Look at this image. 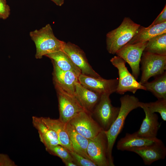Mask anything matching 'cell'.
<instances>
[{
	"mask_svg": "<svg viewBox=\"0 0 166 166\" xmlns=\"http://www.w3.org/2000/svg\"><path fill=\"white\" fill-rule=\"evenodd\" d=\"M120 101L121 106L117 117L109 129L104 131L107 140V154L110 166L114 165L112 151L117 137L123 128L126 117L130 112L140 107L141 105V102L132 95H125L121 97Z\"/></svg>",
	"mask_w": 166,
	"mask_h": 166,
	"instance_id": "6da1fadb",
	"label": "cell"
},
{
	"mask_svg": "<svg viewBox=\"0 0 166 166\" xmlns=\"http://www.w3.org/2000/svg\"><path fill=\"white\" fill-rule=\"evenodd\" d=\"M30 36L36 46V59H41L49 54L63 51L65 43L55 36L49 24L39 30L30 32Z\"/></svg>",
	"mask_w": 166,
	"mask_h": 166,
	"instance_id": "7a4b0ae2",
	"label": "cell"
},
{
	"mask_svg": "<svg viewBox=\"0 0 166 166\" xmlns=\"http://www.w3.org/2000/svg\"><path fill=\"white\" fill-rule=\"evenodd\" d=\"M140 26L129 18L125 17L117 28L106 34V48L109 53L116 54L131 39Z\"/></svg>",
	"mask_w": 166,
	"mask_h": 166,
	"instance_id": "3957f363",
	"label": "cell"
},
{
	"mask_svg": "<svg viewBox=\"0 0 166 166\" xmlns=\"http://www.w3.org/2000/svg\"><path fill=\"white\" fill-rule=\"evenodd\" d=\"M142 74L139 83L142 85L151 77H156L166 69V55H159L144 51L140 63Z\"/></svg>",
	"mask_w": 166,
	"mask_h": 166,
	"instance_id": "277c9868",
	"label": "cell"
},
{
	"mask_svg": "<svg viewBox=\"0 0 166 166\" xmlns=\"http://www.w3.org/2000/svg\"><path fill=\"white\" fill-rule=\"evenodd\" d=\"M110 61L118 70L119 77L116 91L117 93L123 94L129 91L134 94L138 89L146 90L144 86L137 81L129 72L125 65L126 62L123 59L117 56L112 57Z\"/></svg>",
	"mask_w": 166,
	"mask_h": 166,
	"instance_id": "5b68a950",
	"label": "cell"
},
{
	"mask_svg": "<svg viewBox=\"0 0 166 166\" xmlns=\"http://www.w3.org/2000/svg\"><path fill=\"white\" fill-rule=\"evenodd\" d=\"M54 85L58 98L59 119L61 121L67 124L79 113L87 112L74 96L68 93L58 85Z\"/></svg>",
	"mask_w": 166,
	"mask_h": 166,
	"instance_id": "8992f818",
	"label": "cell"
},
{
	"mask_svg": "<svg viewBox=\"0 0 166 166\" xmlns=\"http://www.w3.org/2000/svg\"><path fill=\"white\" fill-rule=\"evenodd\" d=\"M110 95H101L98 103L92 113L96 119L97 122L104 131H107L117 117L120 108L112 105L109 98Z\"/></svg>",
	"mask_w": 166,
	"mask_h": 166,
	"instance_id": "52a82bcc",
	"label": "cell"
},
{
	"mask_svg": "<svg viewBox=\"0 0 166 166\" xmlns=\"http://www.w3.org/2000/svg\"><path fill=\"white\" fill-rule=\"evenodd\" d=\"M92 115L87 112L82 111L68 122L77 132L89 140L93 139L103 130L93 119Z\"/></svg>",
	"mask_w": 166,
	"mask_h": 166,
	"instance_id": "ba28073f",
	"label": "cell"
},
{
	"mask_svg": "<svg viewBox=\"0 0 166 166\" xmlns=\"http://www.w3.org/2000/svg\"><path fill=\"white\" fill-rule=\"evenodd\" d=\"M147 42L136 44L127 43L116 53L129 65L132 74L137 80L140 74V64L142 55Z\"/></svg>",
	"mask_w": 166,
	"mask_h": 166,
	"instance_id": "9c48e42d",
	"label": "cell"
},
{
	"mask_svg": "<svg viewBox=\"0 0 166 166\" xmlns=\"http://www.w3.org/2000/svg\"><path fill=\"white\" fill-rule=\"evenodd\" d=\"M87 153L97 166H110L107 154V140L104 130L91 140L89 139Z\"/></svg>",
	"mask_w": 166,
	"mask_h": 166,
	"instance_id": "30bf717a",
	"label": "cell"
},
{
	"mask_svg": "<svg viewBox=\"0 0 166 166\" xmlns=\"http://www.w3.org/2000/svg\"><path fill=\"white\" fill-rule=\"evenodd\" d=\"M63 51L81 70V74L95 78L101 77L89 65L85 53L78 46L69 42L65 43Z\"/></svg>",
	"mask_w": 166,
	"mask_h": 166,
	"instance_id": "8fae6325",
	"label": "cell"
},
{
	"mask_svg": "<svg viewBox=\"0 0 166 166\" xmlns=\"http://www.w3.org/2000/svg\"><path fill=\"white\" fill-rule=\"evenodd\" d=\"M78 80L85 87L101 95L105 94L110 95L116 92L118 83L117 79L95 78L81 73L79 76Z\"/></svg>",
	"mask_w": 166,
	"mask_h": 166,
	"instance_id": "7c38bea8",
	"label": "cell"
},
{
	"mask_svg": "<svg viewBox=\"0 0 166 166\" xmlns=\"http://www.w3.org/2000/svg\"><path fill=\"white\" fill-rule=\"evenodd\" d=\"M129 151L139 155L144 164L148 165L164 159L166 155V148L161 140L150 145L132 148Z\"/></svg>",
	"mask_w": 166,
	"mask_h": 166,
	"instance_id": "4fadbf2b",
	"label": "cell"
},
{
	"mask_svg": "<svg viewBox=\"0 0 166 166\" xmlns=\"http://www.w3.org/2000/svg\"><path fill=\"white\" fill-rule=\"evenodd\" d=\"M140 107L143 109L145 116L139 129L135 133L139 136L145 138L156 137L160 127L158 115L155 113L151 112L144 103L141 102Z\"/></svg>",
	"mask_w": 166,
	"mask_h": 166,
	"instance_id": "5bb4252c",
	"label": "cell"
},
{
	"mask_svg": "<svg viewBox=\"0 0 166 166\" xmlns=\"http://www.w3.org/2000/svg\"><path fill=\"white\" fill-rule=\"evenodd\" d=\"M52 63L54 84L59 86L68 93L74 96L75 84L79 82L78 77L72 72L61 70L55 63Z\"/></svg>",
	"mask_w": 166,
	"mask_h": 166,
	"instance_id": "9a60e30c",
	"label": "cell"
},
{
	"mask_svg": "<svg viewBox=\"0 0 166 166\" xmlns=\"http://www.w3.org/2000/svg\"><path fill=\"white\" fill-rule=\"evenodd\" d=\"M74 96L85 110L92 114L101 95L87 89L78 82L75 84Z\"/></svg>",
	"mask_w": 166,
	"mask_h": 166,
	"instance_id": "2e32d148",
	"label": "cell"
},
{
	"mask_svg": "<svg viewBox=\"0 0 166 166\" xmlns=\"http://www.w3.org/2000/svg\"><path fill=\"white\" fill-rule=\"evenodd\" d=\"M161 140L156 137L145 138L138 136L135 132L132 134L127 133L124 137L118 141L117 147L119 150L129 151L132 148L150 145Z\"/></svg>",
	"mask_w": 166,
	"mask_h": 166,
	"instance_id": "e0dca14e",
	"label": "cell"
},
{
	"mask_svg": "<svg viewBox=\"0 0 166 166\" xmlns=\"http://www.w3.org/2000/svg\"><path fill=\"white\" fill-rule=\"evenodd\" d=\"M41 117L46 125L55 132L60 145L69 152L73 151L67 129V124L62 122L59 119H53L49 117Z\"/></svg>",
	"mask_w": 166,
	"mask_h": 166,
	"instance_id": "ac0fdd59",
	"label": "cell"
},
{
	"mask_svg": "<svg viewBox=\"0 0 166 166\" xmlns=\"http://www.w3.org/2000/svg\"><path fill=\"white\" fill-rule=\"evenodd\" d=\"M32 123L38 131L41 141L45 148L51 145H60L55 132L46 125L41 117L33 116Z\"/></svg>",
	"mask_w": 166,
	"mask_h": 166,
	"instance_id": "d6986e66",
	"label": "cell"
},
{
	"mask_svg": "<svg viewBox=\"0 0 166 166\" xmlns=\"http://www.w3.org/2000/svg\"><path fill=\"white\" fill-rule=\"evenodd\" d=\"M166 33V22L150 25L147 27L140 26L134 36L128 42L133 44L148 41L153 37Z\"/></svg>",
	"mask_w": 166,
	"mask_h": 166,
	"instance_id": "ffe728a7",
	"label": "cell"
},
{
	"mask_svg": "<svg viewBox=\"0 0 166 166\" xmlns=\"http://www.w3.org/2000/svg\"><path fill=\"white\" fill-rule=\"evenodd\" d=\"M66 127L73 151L91 160L87 152L89 139L77 132L68 123Z\"/></svg>",
	"mask_w": 166,
	"mask_h": 166,
	"instance_id": "44dd1931",
	"label": "cell"
},
{
	"mask_svg": "<svg viewBox=\"0 0 166 166\" xmlns=\"http://www.w3.org/2000/svg\"><path fill=\"white\" fill-rule=\"evenodd\" d=\"M57 66L65 71H69L78 77L81 73V70L63 51H59L46 55Z\"/></svg>",
	"mask_w": 166,
	"mask_h": 166,
	"instance_id": "7402d4cb",
	"label": "cell"
},
{
	"mask_svg": "<svg viewBox=\"0 0 166 166\" xmlns=\"http://www.w3.org/2000/svg\"><path fill=\"white\" fill-rule=\"evenodd\" d=\"M151 82L142 84L146 89L151 92L158 99H166V72L156 76Z\"/></svg>",
	"mask_w": 166,
	"mask_h": 166,
	"instance_id": "603a6c76",
	"label": "cell"
},
{
	"mask_svg": "<svg viewBox=\"0 0 166 166\" xmlns=\"http://www.w3.org/2000/svg\"><path fill=\"white\" fill-rule=\"evenodd\" d=\"M144 51L166 55V33L157 35L149 40Z\"/></svg>",
	"mask_w": 166,
	"mask_h": 166,
	"instance_id": "cb8c5ba5",
	"label": "cell"
},
{
	"mask_svg": "<svg viewBox=\"0 0 166 166\" xmlns=\"http://www.w3.org/2000/svg\"><path fill=\"white\" fill-rule=\"evenodd\" d=\"M152 113L157 112L164 121H166V99H160L154 102L144 103Z\"/></svg>",
	"mask_w": 166,
	"mask_h": 166,
	"instance_id": "d4e9b609",
	"label": "cell"
},
{
	"mask_svg": "<svg viewBox=\"0 0 166 166\" xmlns=\"http://www.w3.org/2000/svg\"><path fill=\"white\" fill-rule=\"evenodd\" d=\"M45 148L46 150L49 153L58 157L62 161L67 160L73 161L69 152L61 145H51Z\"/></svg>",
	"mask_w": 166,
	"mask_h": 166,
	"instance_id": "484cf974",
	"label": "cell"
},
{
	"mask_svg": "<svg viewBox=\"0 0 166 166\" xmlns=\"http://www.w3.org/2000/svg\"><path fill=\"white\" fill-rule=\"evenodd\" d=\"M73 162L77 166H97L92 160L86 159L74 151L69 152Z\"/></svg>",
	"mask_w": 166,
	"mask_h": 166,
	"instance_id": "4316f807",
	"label": "cell"
},
{
	"mask_svg": "<svg viewBox=\"0 0 166 166\" xmlns=\"http://www.w3.org/2000/svg\"><path fill=\"white\" fill-rule=\"evenodd\" d=\"M10 8L6 0H0V18L6 19L10 14Z\"/></svg>",
	"mask_w": 166,
	"mask_h": 166,
	"instance_id": "83f0119b",
	"label": "cell"
},
{
	"mask_svg": "<svg viewBox=\"0 0 166 166\" xmlns=\"http://www.w3.org/2000/svg\"><path fill=\"white\" fill-rule=\"evenodd\" d=\"M15 162L7 155L0 154V166H16Z\"/></svg>",
	"mask_w": 166,
	"mask_h": 166,
	"instance_id": "f1b7e54d",
	"label": "cell"
},
{
	"mask_svg": "<svg viewBox=\"0 0 166 166\" xmlns=\"http://www.w3.org/2000/svg\"><path fill=\"white\" fill-rule=\"evenodd\" d=\"M166 22V6L165 5L163 9L151 25H153L160 24Z\"/></svg>",
	"mask_w": 166,
	"mask_h": 166,
	"instance_id": "f546056e",
	"label": "cell"
},
{
	"mask_svg": "<svg viewBox=\"0 0 166 166\" xmlns=\"http://www.w3.org/2000/svg\"><path fill=\"white\" fill-rule=\"evenodd\" d=\"M63 162L66 166H77L73 161L71 160H65Z\"/></svg>",
	"mask_w": 166,
	"mask_h": 166,
	"instance_id": "4dcf8cb0",
	"label": "cell"
},
{
	"mask_svg": "<svg viewBox=\"0 0 166 166\" xmlns=\"http://www.w3.org/2000/svg\"><path fill=\"white\" fill-rule=\"evenodd\" d=\"M57 5L59 6H61L63 4L64 2V0H50Z\"/></svg>",
	"mask_w": 166,
	"mask_h": 166,
	"instance_id": "1f68e13d",
	"label": "cell"
}]
</instances>
